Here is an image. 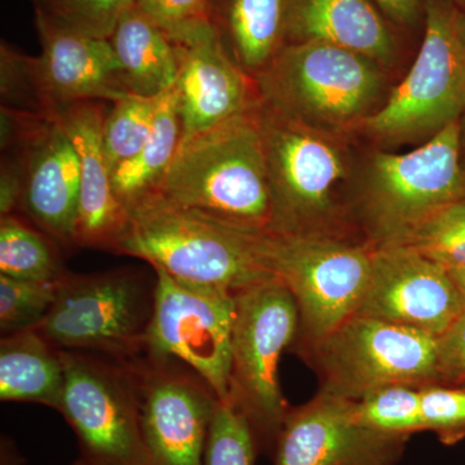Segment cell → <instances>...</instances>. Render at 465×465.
<instances>
[{
    "mask_svg": "<svg viewBox=\"0 0 465 465\" xmlns=\"http://www.w3.org/2000/svg\"><path fill=\"white\" fill-rule=\"evenodd\" d=\"M260 106L183 137L158 194L223 224L271 232L273 206Z\"/></svg>",
    "mask_w": 465,
    "mask_h": 465,
    "instance_id": "cell-1",
    "label": "cell"
},
{
    "mask_svg": "<svg viewBox=\"0 0 465 465\" xmlns=\"http://www.w3.org/2000/svg\"><path fill=\"white\" fill-rule=\"evenodd\" d=\"M266 232L223 224L155 194L130 211L115 253L143 260L182 282L235 292L274 277L266 259Z\"/></svg>",
    "mask_w": 465,
    "mask_h": 465,
    "instance_id": "cell-2",
    "label": "cell"
},
{
    "mask_svg": "<svg viewBox=\"0 0 465 465\" xmlns=\"http://www.w3.org/2000/svg\"><path fill=\"white\" fill-rule=\"evenodd\" d=\"M381 64L327 43L284 45L256 76L260 100L277 114L341 136L381 108Z\"/></svg>",
    "mask_w": 465,
    "mask_h": 465,
    "instance_id": "cell-3",
    "label": "cell"
},
{
    "mask_svg": "<svg viewBox=\"0 0 465 465\" xmlns=\"http://www.w3.org/2000/svg\"><path fill=\"white\" fill-rule=\"evenodd\" d=\"M229 402L246 419L259 452L273 457L290 405L280 384V361L299 331L289 289L268 278L234 292Z\"/></svg>",
    "mask_w": 465,
    "mask_h": 465,
    "instance_id": "cell-4",
    "label": "cell"
},
{
    "mask_svg": "<svg viewBox=\"0 0 465 465\" xmlns=\"http://www.w3.org/2000/svg\"><path fill=\"white\" fill-rule=\"evenodd\" d=\"M260 124L273 206L269 232L351 235L338 201L349 174L339 136L290 121L262 103Z\"/></svg>",
    "mask_w": 465,
    "mask_h": 465,
    "instance_id": "cell-5",
    "label": "cell"
},
{
    "mask_svg": "<svg viewBox=\"0 0 465 465\" xmlns=\"http://www.w3.org/2000/svg\"><path fill=\"white\" fill-rule=\"evenodd\" d=\"M465 197L459 122L407 153H376L349 217L372 246L397 243L434 211Z\"/></svg>",
    "mask_w": 465,
    "mask_h": 465,
    "instance_id": "cell-6",
    "label": "cell"
},
{
    "mask_svg": "<svg viewBox=\"0 0 465 465\" xmlns=\"http://www.w3.org/2000/svg\"><path fill=\"white\" fill-rule=\"evenodd\" d=\"M293 351L316 372L320 391L341 399L360 401L390 385L437 384L434 336L362 314Z\"/></svg>",
    "mask_w": 465,
    "mask_h": 465,
    "instance_id": "cell-7",
    "label": "cell"
},
{
    "mask_svg": "<svg viewBox=\"0 0 465 465\" xmlns=\"http://www.w3.org/2000/svg\"><path fill=\"white\" fill-rule=\"evenodd\" d=\"M465 113V41L459 11L425 3V34L411 69L361 130L379 143L427 142Z\"/></svg>",
    "mask_w": 465,
    "mask_h": 465,
    "instance_id": "cell-8",
    "label": "cell"
},
{
    "mask_svg": "<svg viewBox=\"0 0 465 465\" xmlns=\"http://www.w3.org/2000/svg\"><path fill=\"white\" fill-rule=\"evenodd\" d=\"M157 275L131 268L101 273L67 272L48 316L38 327L52 344L128 360L145 351Z\"/></svg>",
    "mask_w": 465,
    "mask_h": 465,
    "instance_id": "cell-9",
    "label": "cell"
},
{
    "mask_svg": "<svg viewBox=\"0 0 465 465\" xmlns=\"http://www.w3.org/2000/svg\"><path fill=\"white\" fill-rule=\"evenodd\" d=\"M372 249L351 235L266 232L269 269L299 311L292 351L323 338L357 313L371 272Z\"/></svg>",
    "mask_w": 465,
    "mask_h": 465,
    "instance_id": "cell-10",
    "label": "cell"
},
{
    "mask_svg": "<svg viewBox=\"0 0 465 465\" xmlns=\"http://www.w3.org/2000/svg\"><path fill=\"white\" fill-rule=\"evenodd\" d=\"M63 393L56 411L90 465H148L136 384L127 361L63 349Z\"/></svg>",
    "mask_w": 465,
    "mask_h": 465,
    "instance_id": "cell-11",
    "label": "cell"
},
{
    "mask_svg": "<svg viewBox=\"0 0 465 465\" xmlns=\"http://www.w3.org/2000/svg\"><path fill=\"white\" fill-rule=\"evenodd\" d=\"M152 269L157 289L143 351L182 361L207 381L220 401L228 400L234 292L182 282L162 269Z\"/></svg>",
    "mask_w": 465,
    "mask_h": 465,
    "instance_id": "cell-12",
    "label": "cell"
},
{
    "mask_svg": "<svg viewBox=\"0 0 465 465\" xmlns=\"http://www.w3.org/2000/svg\"><path fill=\"white\" fill-rule=\"evenodd\" d=\"M148 465H203L220 400L192 367L143 351L128 358Z\"/></svg>",
    "mask_w": 465,
    "mask_h": 465,
    "instance_id": "cell-13",
    "label": "cell"
},
{
    "mask_svg": "<svg viewBox=\"0 0 465 465\" xmlns=\"http://www.w3.org/2000/svg\"><path fill=\"white\" fill-rule=\"evenodd\" d=\"M2 146L15 150L23 173L20 215L60 246H74L81 173L60 119L3 108Z\"/></svg>",
    "mask_w": 465,
    "mask_h": 465,
    "instance_id": "cell-14",
    "label": "cell"
},
{
    "mask_svg": "<svg viewBox=\"0 0 465 465\" xmlns=\"http://www.w3.org/2000/svg\"><path fill=\"white\" fill-rule=\"evenodd\" d=\"M409 440L363 423L356 401L318 390L290 406L272 458L274 465H397Z\"/></svg>",
    "mask_w": 465,
    "mask_h": 465,
    "instance_id": "cell-15",
    "label": "cell"
},
{
    "mask_svg": "<svg viewBox=\"0 0 465 465\" xmlns=\"http://www.w3.org/2000/svg\"><path fill=\"white\" fill-rule=\"evenodd\" d=\"M464 309V300L448 269L405 244L374 246L358 314L437 338Z\"/></svg>",
    "mask_w": 465,
    "mask_h": 465,
    "instance_id": "cell-16",
    "label": "cell"
},
{
    "mask_svg": "<svg viewBox=\"0 0 465 465\" xmlns=\"http://www.w3.org/2000/svg\"><path fill=\"white\" fill-rule=\"evenodd\" d=\"M42 54L29 57L36 109L42 115L84 101L115 103L130 94L109 39L60 25L35 11Z\"/></svg>",
    "mask_w": 465,
    "mask_h": 465,
    "instance_id": "cell-17",
    "label": "cell"
},
{
    "mask_svg": "<svg viewBox=\"0 0 465 465\" xmlns=\"http://www.w3.org/2000/svg\"><path fill=\"white\" fill-rule=\"evenodd\" d=\"M177 45L183 137L215 128L262 104L255 79L229 56L213 23Z\"/></svg>",
    "mask_w": 465,
    "mask_h": 465,
    "instance_id": "cell-18",
    "label": "cell"
},
{
    "mask_svg": "<svg viewBox=\"0 0 465 465\" xmlns=\"http://www.w3.org/2000/svg\"><path fill=\"white\" fill-rule=\"evenodd\" d=\"M106 113L103 101H84L58 110L56 116L79 159L81 183L74 246L115 253L130 224V213L116 197L112 168L104 150Z\"/></svg>",
    "mask_w": 465,
    "mask_h": 465,
    "instance_id": "cell-19",
    "label": "cell"
},
{
    "mask_svg": "<svg viewBox=\"0 0 465 465\" xmlns=\"http://www.w3.org/2000/svg\"><path fill=\"white\" fill-rule=\"evenodd\" d=\"M338 45L388 65L396 43L369 0H287L286 42Z\"/></svg>",
    "mask_w": 465,
    "mask_h": 465,
    "instance_id": "cell-20",
    "label": "cell"
},
{
    "mask_svg": "<svg viewBox=\"0 0 465 465\" xmlns=\"http://www.w3.org/2000/svg\"><path fill=\"white\" fill-rule=\"evenodd\" d=\"M109 41L130 94L158 97L173 90L182 67L180 47L137 5L121 17Z\"/></svg>",
    "mask_w": 465,
    "mask_h": 465,
    "instance_id": "cell-21",
    "label": "cell"
},
{
    "mask_svg": "<svg viewBox=\"0 0 465 465\" xmlns=\"http://www.w3.org/2000/svg\"><path fill=\"white\" fill-rule=\"evenodd\" d=\"M211 23L229 56L256 79L286 42L287 0H213Z\"/></svg>",
    "mask_w": 465,
    "mask_h": 465,
    "instance_id": "cell-22",
    "label": "cell"
},
{
    "mask_svg": "<svg viewBox=\"0 0 465 465\" xmlns=\"http://www.w3.org/2000/svg\"><path fill=\"white\" fill-rule=\"evenodd\" d=\"M63 349L36 329L2 336L0 400L57 410L63 393Z\"/></svg>",
    "mask_w": 465,
    "mask_h": 465,
    "instance_id": "cell-23",
    "label": "cell"
},
{
    "mask_svg": "<svg viewBox=\"0 0 465 465\" xmlns=\"http://www.w3.org/2000/svg\"><path fill=\"white\" fill-rule=\"evenodd\" d=\"M182 140L183 122L174 84L162 97L148 142L134 157L113 171L116 197L128 213L158 194Z\"/></svg>",
    "mask_w": 465,
    "mask_h": 465,
    "instance_id": "cell-24",
    "label": "cell"
},
{
    "mask_svg": "<svg viewBox=\"0 0 465 465\" xmlns=\"http://www.w3.org/2000/svg\"><path fill=\"white\" fill-rule=\"evenodd\" d=\"M58 246L25 216H0V274L17 280H60L69 271Z\"/></svg>",
    "mask_w": 465,
    "mask_h": 465,
    "instance_id": "cell-25",
    "label": "cell"
},
{
    "mask_svg": "<svg viewBox=\"0 0 465 465\" xmlns=\"http://www.w3.org/2000/svg\"><path fill=\"white\" fill-rule=\"evenodd\" d=\"M162 97L163 94L143 97L130 94L113 103L103 127L104 150L112 173L148 142Z\"/></svg>",
    "mask_w": 465,
    "mask_h": 465,
    "instance_id": "cell-26",
    "label": "cell"
},
{
    "mask_svg": "<svg viewBox=\"0 0 465 465\" xmlns=\"http://www.w3.org/2000/svg\"><path fill=\"white\" fill-rule=\"evenodd\" d=\"M397 243L448 271L465 268V197L434 211Z\"/></svg>",
    "mask_w": 465,
    "mask_h": 465,
    "instance_id": "cell-27",
    "label": "cell"
},
{
    "mask_svg": "<svg viewBox=\"0 0 465 465\" xmlns=\"http://www.w3.org/2000/svg\"><path fill=\"white\" fill-rule=\"evenodd\" d=\"M17 280L0 274V332L36 329L56 302L61 281Z\"/></svg>",
    "mask_w": 465,
    "mask_h": 465,
    "instance_id": "cell-28",
    "label": "cell"
},
{
    "mask_svg": "<svg viewBox=\"0 0 465 465\" xmlns=\"http://www.w3.org/2000/svg\"><path fill=\"white\" fill-rule=\"evenodd\" d=\"M356 402L358 416L372 430L407 439L423 432L419 388L390 385Z\"/></svg>",
    "mask_w": 465,
    "mask_h": 465,
    "instance_id": "cell-29",
    "label": "cell"
},
{
    "mask_svg": "<svg viewBox=\"0 0 465 465\" xmlns=\"http://www.w3.org/2000/svg\"><path fill=\"white\" fill-rule=\"evenodd\" d=\"M137 0H35V11L75 32L109 39Z\"/></svg>",
    "mask_w": 465,
    "mask_h": 465,
    "instance_id": "cell-30",
    "label": "cell"
},
{
    "mask_svg": "<svg viewBox=\"0 0 465 465\" xmlns=\"http://www.w3.org/2000/svg\"><path fill=\"white\" fill-rule=\"evenodd\" d=\"M259 454L244 416L229 401H220L208 433L203 465H255Z\"/></svg>",
    "mask_w": 465,
    "mask_h": 465,
    "instance_id": "cell-31",
    "label": "cell"
},
{
    "mask_svg": "<svg viewBox=\"0 0 465 465\" xmlns=\"http://www.w3.org/2000/svg\"><path fill=\"white\" fill-rule=\"evenodd\" d=\"M423 432L440 443L457 445L465 439V387L433 384L420 388Z\"/></svg>",
    "mask_w": 465,
    "mask_h": 465,
    "instance_id": "cell-32",
    "label": "cell"
},
{
    "mask_svg": "<svg viewBox=\"0 0 465 465\" xmlns=\"http://www.w3.org/2000/svg\"><path fill=\"white\" fill-rule=\"evenodd\" d=\"M213 0H137V8L176 45L211 24Z\"/></svg>",
    "mask_w": 465,
    "mask_h": 465,
    "instance_id": "cell-33",
    "label": "cell"
},
{
    "mask_svg": "<svg viewBox=\"0 0 465 465\" xmlns=\"http://www.w3.org/2000/svg\"><path fill=\"white\" fill-rule=\"evenodd\" d=\"M437 384L465 387V309L436 338Z\"/></svg>",
    "mask_w": 465,
    "mask_h": 465,
    "instance_id": "cell-34",
    "label": "cell"
},
{
    "mask_svg": "<svg viewBox=\"0 0 465 465\" xmlns=\"http://www.w3.org/2000/svg\"><path fill=\"white\" fill-rule=\"evenodd\" d=\"M396 23L411 25L419 17L421 0H374Z\"/></svg>",
    "mask_w": 465,
    "mask_h": 465,
    "instance_id": "cell-35",
    "label": "cell"
},
{
    "mask_svg": "<svg viewBox=\"0 0 465 465\" xmlns=\"http://www.w3.org/2000/svg\"><path fill=\"white\" fill-rule=\"evenodd\" d=\"M459 154H460L461 170L465 177V113L459 121Z\"/></svg>",
    "mask_w": 465,
    "mask_h": 465,
    "instance_id": "cell-36",
    "label": "cell"
},
{
    "mask_svg": "<svg viewBox=\"0 0 465 465\" xmlns=\"http://www.w3.org/2000/svg\"><path fill=\"white\" fill-rule=\"evenodd\" d=\"M449 273L451 280L454 281L459 292H460L465 304V268L454 269V271H449Z\"/></svg>",
    "mask_w": 465,
    "mask_h": 465,
    "instance_id": "cell-37",
    "label": "cell"
},
{
    "mask_svg": "<svg viewBox=\"0 0 465 465\" xmlns=\"http://www.w3.org/2000/svg\"><path fill=\"white\" fill-rule=\"evenodd\" d=\"M459 25H460L461 34H463L465 41V14H461V12H459Z\"/></svg>",
    "mask_w": 465,
    "mask_h": 465,
    "instance_id": "cell-38",
    "label": "cell"
},
{
    "mask_svg": "<svg viewBox=\"0 0 465 465\" xmlns=\"http://www.w3.org/2000/svg\"><path fill=\"white\" fill-rule=\"evenodd\" d=\"M70 465H90L87 463H84V461H82L81 459L76 458L74 461H73Z\"/></svg>",
    "mask_w": 465,
    "mask_h": 465,
    "instance_id": "cell-39",
    "label": "cell"
},
{
    "mask_svg": "<svg viewBox=\"0 0 465 465\" xmlns=\"http://www.w3.org/2000/svg\"><path fill=\"white\" fill-rule=\"evenodd\" d=\"M454 2L463 3V2H464V0H454Z\"/></svg>",
    "mask_w": 465,
    "mask_h": 465,
    "instance_id": "cell-40",
    "label": "cell"
}]
</instances>
